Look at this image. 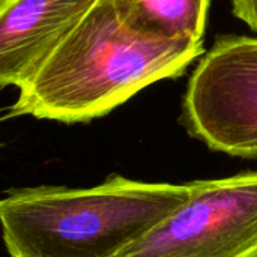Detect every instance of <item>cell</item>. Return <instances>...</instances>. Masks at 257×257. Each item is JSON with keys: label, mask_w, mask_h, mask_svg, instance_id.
Wrapping results in <instances>:
<instances>
[{"label": "cell", "mask_w": 257, "mask_h": 257, "mask_svg": "<svg viewBox=\"0 0 257 257\" xmlns=\"http://www.w3.org/2000/svg\"><path fill=\"white\" fill-rule=\"evenodd\" d=\"M203 42L142 27L116 0H98L78 26L18 87L3 119L32 116L87 123L145 87L176 78L205 54Z\"/></svg>", "instance_id": "obj_1"}, {"label": "cell", "mask_w": 257, "mask_h": 257, "mask_svg": "<svg viewBox=\"0 0 257 257\" xmlns=\"http://www.w3.org/2000/svg\"><path fill=\"white\" fill-rule=\"evenodd\" d=\"M191 182H143L111 175L89 188H15L0 200L9 257H122L176 212Z\"/></svg>", "instance_id": "obj_2"}, {"label": "cell", "mask_w": 257, "mask_h": 257, "mask_svg": "<svg viewBox=\"0 0 257 257\" xmlns=\"http://www.w3.org/2000/svg\"><path fill=\"white\" fill-rule=\"evenodd\" d=\"M182 123L208 149L257 158V38L223 36L199 60Z\"/></svg>", "instance_id": "obj_3"}, {"label": "cell", "mask_w": 257, "mask_h": 257, "mask_svg": "<svg viewBox=\"0 0 257 257\" xmlns=\"http://www.w3.org/2000/svg\"><path fill=\"white\" fill-rule=\"evenodd\" d=\"M191 185V197L122 257H257V172Z\"/></svg>", "instance_id": "obj_4"}, {"label": "cell", "mask_w": 257, "mask_h": 257, "mask_svg": "<svg viewBox=\"0 0 257 257\" xmlns=\"http://www.w3.org/2000/svg\"><path fill=\"white\" fill-rule=\"evenodd\" d=\"M98 0H0V84L21 87Z\"/></svg>", "instance_id": "obj_5"}, {"label": "cell", "mask_w": 257, "mask_h": 257, "mask_svg": "<svg viewBox=\"0 0 257 257\" xmlns=\"http://www.w3.org/2000/svg\"><path fill=\"white\" fill-rule=\"evenodd\" d=\"M146 30L203 42L211 0H116Z\"/></svg>", "instance_id": "obj_6"}, {"label": "cell", "mask_w": 257, "mask_h": 257, "mask_svg": "<svg viewBox=\"0 0 257 257\" xmlns=\"http://www.w3.org/2000/svg\"><path fill=\"white\" fill-rule=\"evenodd\" d=\"M233 14L257 32V0H232Z\"/></svg>", "instance_id": "obj_7"}]
</instances>
